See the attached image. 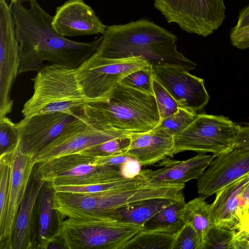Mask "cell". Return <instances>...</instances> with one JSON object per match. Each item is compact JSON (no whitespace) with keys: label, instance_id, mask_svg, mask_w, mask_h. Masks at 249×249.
Returning a JSON list of instances; mask_svg holds the SVG:
<instances>
[{"label":"cell","instance_id":"4fadbf2b","mask_svg":"<svg viewBox=\"0 0 249 249\" xmlns=\"http://www.w3.org/2000/svg\"><path fill=\"white\" fill-rule=\"evenodd\" d=\"M12 5L0 0V117L12 112L11 91L20 65Z\"/></svg>","mask_w":249,"mask_h":249},{"label":"cell","instance_id":"f35d334b","mask_svg":"<svg viewBox=\"0 0 249 249\" xmlns=\"http://www.w3.org/2000/svg\"><path fill=\"white\" fill-rule=\"evenodd\" d=\"M236 220L234 229H242L249 234V205L237 212Z\"/></svg>","mask_w":249,"mask_h":249},{"label":"cell","instance_id":"74e56055","mask_svg":"<svg viewBox=\"0 0 249 249\" xmlns=\"http://www.w3.org/2000/svg\"><path fill=\"white\" fill-rule=\"evenodd\" d=\"M235 148L249 149V123L244 125H239L238 131L235 141Z\"/></svg>","mask_w":249,"mask_h":249},{"label":"cell","instance_id":"d4e9b609","mask_svg":"<svg viewBox=\"0 0 249 249\" xmlns=\"http://www.w3.org/2000/svg\"><path fill=\"white\" fill-rule=\"evenodd\" d=\"M185 204L184 197L174 201L147 220L142 230L175 235L185 224L182 213Z\"/></svg>","mask_w":249,"mask_h":249},{"label":"cell","instance_id":"d6a6232c","mask_svg":"<svg viewBox=\"0 0 249 249\" xmlns=\"http://www.w3.org/2000/svg\"><path fill=\"white\" fill-rule=\"evenodd\" d=\"M234 230L213 225L207 234L203 249H229Z\"/></svg>","mask_w":249,"mask_h":249},{"label":"cell","instance_id":"d590c367","mask_svg":"<svg viewBox=\"0 0 249 249\" xmlns=\"http://www.w3.org/2000/svg\"><path fill=\"white\" fill-rule=\"evenodd\" d=\"M230 39L233 46L238 49L249 48V26L236 30L232 29Z\"/></svg>","mask_w":249,"mask_h":249},{"label":"cell","instance_id":"cb8c5ba5","mask_svg":"<svg viewBox=\"0 0 249 249\" xmlns=\"http://www.w3.org/2000/svg\"><path fill=\"white\" fill-rule=\"evenodd\" d=\"M205 198L200 196L186 202L182 213L184 223L191 224L198 234L199 249H203L208 232L214 225L211 204Z\"/></svg>","mask_w":249,"mask_h":249},{"label":"cell","instance_id":"603a6c76","mask_svg":"<svg viewBox=\"0 0 249 249\" xmlns=\"http://www.w3.org/2000/svg\"><path fill=\"white\" fill-rule=\"evenodd\" d=\"M177 200L178 199H148L122 207L108 215L118 221L142 227L153 216Z\"/></svg>","mask_w":249,"mask_h":249},{"label":"cell","instance_id":"9a60e30c","mask_svg":"<svg viewBox=\"0 0 249 249\" xmlns=\"http://www.w3.org/2000/svg\"><path fill=\"white\" fill-rule=\"evenodd\" d=\"M4 154L7 156L10 166V183L5 227L0 239V249H11L16 217L36 163L32 156L23 153L17 146Z\"/></svg>","mask_w":249,"mask_h":249},{"label":"cell","instance_id":"277c9868","mask_svg":"<svg viewBox=\"0 0 249 249\" xmlns=\"http://www.w3.org/2000/svg\"><path fill=\"white\" fill-rule=\"evenodd\" d=\"M31 80L33 93L21 110L24 118L76 109L99 101L86 96L75 68L51 64L43 67Z\"/></svg>","mask_w":249,"mask_h":249},{"label":"cell","instance_id":"f1b7e54d","mask_svg":"<svg viewBox=\"0 0 249 249\" xmlns=\"http://www.w3.org/2000/svg\"><path fill=\"white\" fill-rule=\"evenodd\" d=\"M152 88L160 119L169 116L178 110L180 107L178 104L154 76Z\"/></svg>","mask_w":249,"mask_h":249},{"label":"cell","instance_id":"e0dca14e","mask_svg":"<svg viewBox=\"0 0 249 249\" xmlns=\"http://www.w3.org/2000/svg\"><path fill=\"white\" fill-rule=\"evenodd\" d=\"M52 24L64 36L103 35L107 27L84 0H69L57 7Z\"/></svg>","mask_w":249,"mask_h":249},{"label":"cell","instance_id":"8fae6325","mask_svg":"<svg viewBox=\"0 0 249 249\" xmlns=\"http://www.w3.org/2000/svg\"><path fill=\"white\" fill-rule=\"evenodd\" d=\"M138 190L130 187L97 193L57 192L53 207L65 218L88 215H108L114 211L139 201Z\"/></svg>","mask_w":249,"mask_h":249},{"label":"cell","instance_id":"4316f807","mask_svg":"<svg viewBox=\"0 0 249 249\" xmlns=\"http://www.w3.org/2000/svg\"><path fill=\"white\" fill-rule=\"evenodd\" d=\"M196 115V112L179 107L176 113L160 119L159 124L154 129L174 137L186 129L194 121Z\"/></svg>","mask_w":249,"mask_h":249},{"label":"cell","instance_id":"e575fe53","mask_svg":"<svg viewBox=\"0 0 249 249\" xmlns=\"http://www.w3.org/2000/svg\"><path fill=\"white\" fill-rule=\"evenodd\" d=\"M133 159H134L125 152H123L108 156H95L94 163L99 165L112 167L122 171L124 164L128 160Z\"/></svg>","mask_w":249,"mask_h":249},{"label":"cell","instance_id":"f546056e","mask_svg":"<svg viewBox=\"0 0 249 249\" xmlns=\"http://www.w3.org/2000/svg\"><path fill=\"white\" fill-rule=\"evenodd\" d=\"M153 76L152 66L148 64L128 74L123 79L121 84L153 94Z\"/></svg>","mask_w":249,"mask_h":249},{"label":"cell","instance_id":"1f68e13d","mask_svg":"<svg viewBox=\"0 0 249 249\" xmlns=\"http://www.w3.org/2000/svg\"><path fill=\"white\" fill-rule=\"evenodd\" d=\"M18 141L16 124L7 116L0 117V155L12 151Z\"/></svg>","mask_w":249,"mask_h":249},{"label":"cell","instance_id":"8d00e7d4","mask_svg":"<svg viewBox=\"0 0 249 249\" xmlns=\"http://www.w3.org/2000/svg\"><path fill=\"white\" fill-rule=\"evenodd\" d=\"M229 249H249V234L242 229H234Z\"/></svg>","mask_w":249,"mask_h":249},{"label":"cell","instance_id":"6da1fadb","mask_svg":"<svg viewBox=\"0 0 249 249\" xmlns=\"http://www.w3.org/2000/svg\"><path fill=\"white\" fill-rule=\"evenodd\" d=\"M12 11L20 59L18 74L37 72L44 61L76 69L97 51L102 40V36L87 42L67 38L54 30L53 17L36 0L30 1L29 8L20 3H13Z\"/></svg>","mask_w":249,"mask_h":249},{"label":"cell","instance_id":"4dcf8cb0","mask_svg":"<svg viewBox=\"0 0 249 249\" xmlns=\"http://www.w3.org/2000/svg\"><path fill=\"white\" fill-rule=\"evenodd\" d=\"M130 141V135H123L80 152L89 154L94 156H105L125 152Z\"/></svg>","mask_w":249,"mask_h":249},{"label":"cell","instance_id":"7c38bea8","mask_svg":"<svg viewBox=\"0 0 249 249\" xmlns=\"http://www.w3.org/2000/svg\"><path fill=\"white\" fill-rule=\"evenodd\" d=\"M83 106L73 110L23 118L16 123L18 135L17 146L23 153L34 157L81 119L83 115Z\"/></svg>","mask_w":249,"mask_h":249},{"label":"cell","instance_id":"2e32d148","mask_svg":"<svg viewBox=\"0 0 249 249\" xmlns=\"http://www.w3.org/2000/svg\"><path fill=\"white\" fill-rule=\"evenodd\" d=\"M249 172V149L235 148L216 157L198 179L200 196H211Z\"/></svg>","mask_w":249,"mask_h":249},{"label":"cell","instance_id":"30bf717a","mask_svg":"<svg viewBox=\"0 0 249 249\" xmlns=\"http://www.w3.org/2000/svg\"><path fill=\"white\" fill-rule=\"evenodd\" d=\"M154 6L168 23L204 37L217 30L226 17L223 0H154Z\"/></svg>","mask_w":249,"mask_h":249},{"label":"cell","instance_id":"836d02e7","mask_svg":"<svg viewBox=\"0 0 249 249\" xmlns=\"http://www.w3.org/2000/svg\"><path fill=\"white\" fill-rule=\"evenodd\" d=\"M172 249H199L198 234L191 224L185 223L175 234Z\"/></svg>","mask_w":249,"mask_h":249},{"label":"cell","instance_id":"ba28073f","mask_svg":"<svg viewBox=\"0 0 249 249\" xmlns=\"http://www.w3.org/2000/svg\"><path fill=\"white\" fill-rule=\"evenodd\" d=\"M123 135L106 129L94 108L83 106L80 120L70 126L34 157L36 163L78 153Z\"/></svg>","mask_w":249,"mask_h":249},{"label":"cell","instance_id":"9c48e42d","mask_svg":"<svg viewBox=\"0 0 249 249\" xmlns=\"http://www.w3.org/2000/svg\"><path fill=\"white\" fill-rule=\"evenodd\" d=\"M148 64L140 57L111 59L95 52L76 68V71L86 96L100 101L107 97L126 75Z\"/></svg>","mask_w":249,"mask_h":249},{"label":"cell","instance_id":"484cf974","mask_svg":"<svg viewBox=\"0 0 249 249\" xmlns=\"http://www.w3.org/2000/svg\"><path fill=\"white\" fill-rule=\"evenodd\" d=\"M174 234L141 230L123 249H172Z\"/></svg>","mask_w":249,"mask_h":249},{"label":"cell","instance_id":"ac0fdd59","mask_svg":"<svg viewBox=\"0 0 249 249\" xmlns=\"http://www.w3.org/2000/svg\"><path fill=\"white\" fill-rule=\"evenodd\" d=\"M215 157L213 155L198 153L184 160L166 158L160 162L157 170L146 169L143 172L150 182L180 184L198 179L210 165Z\"/></svg>","mask_w":249,"mask_h":249},{"label":"cell","instance_id":"52a82bcc","mask_svg":"<svg viewBox=\"0 0 249 249\" xmlns=\"http://www.w3.org/2000/svg\"><path fill=\"white\" fill-rule=\"evenodd\" d=\"M238 128L224 116L197 114L186 129L174 136V154L193 151L219 156L235 148Z\"/></svg>","mask_w":249,"mask_h":249},{"label":"cell","instance_id":"7bdbcfd3","mask_svg":"<svg viewBox=\"0 0 249 249\" xmlns=\"http://www.w3.org/2000/svg\"><path fill=\"white\" fill-rule=\"evenodd\" d=\"M11 2L13 3H21V2H24L27 1H30L32 0H10Z\"/></svg>","mask_w":249,"mask_h":249},{"label":"cell","instance_id":"44dd1931","mask_svg":"<svg viewBox=\"0 0 249 249\" xmlns=\"http://www.w3.org/2000/svg\"><path fill=\"white\" fill-rule=\"evenodd\" d=\"M173 137L154 128L130 135V143L125 153L142 166L152 165L173 157Z\"/></svg>","mask_w":249,"mask_h":249},{"label":"cell","instance_id":"60d3db41","mask_svg":"<svg viewBox=\"0 0 249 249\" xmlns=\"http://www.w3.org/2000/svg\"><path fill=\"white\" fill-rule=\"evenodd\" d=\"M249 26V4L240 12L237 22L232 28L236 30Z\"/></svg>","mask_w":249,"mask_h":249},{"label":"cell","instance_id":"b9f144b4","mask_svg":"<svg viewBox=\"0 0 249 249\" xmlns=\"http://www.w3.org/2000/svg\"><path fill=\"white\" fill-rule=\"evenodd\" d=\"M249 205V184L245 188L241 193L238 203L236 211L237 212L240 209Z\"/></svg>","mask_w":249,"mask_h":249},{"label":"cell","instance_id":"8992f818","mask_svg":"<svg viewBox=\"0 0 249 249\" xmlns=\"http://www.w3.org/2000/svg\"><path fill=\"white\" fill-rule=\"evenodd\" d=\"M94 156L78 152L36 163L34 176L53 186L103 183L123 177L122 171L94 163Z\"/></svg>","mask_w":249,"mask_h":249},{"label":"cell","instance_id":"ab89813d","mask_svg":"<svg viewBox=\"0 0 249 249\" xmlns=\"http://www.w3.org/2000/svg\"><path fill=\"white\" fill-rule=\"evenodd\" d=\"M140 164L134 159L128 160L123 166L122 172L125 177H133L140 172Z\"/></svg>","mask_w":249,"mask_h":249},{"label":"cell","instance_id":"d6986e66","mask_svg":"<svg viewBox=\"0 0 249 249\" xmlns=\"http://www.w3.org/2000/svg\"><path fill=\"white\" fill-rule=\"evenodd\" d=\"M55 192L51 182L44 181L35 207L36 240V249H46L60 236L65 218L53 207Z\"/></svg>","mask_w":249,"mask_h":249},{"label":"cell","instance_id":"7a4b0ae2","mask_svg":"<svg viewBox=\"0 0 249 249\" xmlns=\"http://www.w3.org/2000/svg\"><path fill=\"white\" fill-rule=\"evenodd\" d=\"M96 52L111 59L140 57L152 67L176 66L188 71L196 63L177 50V38L171 32L147 19L107 26Z\"/></svg>","mask_w":249,"mask_h":249},{"label":"cell","instance_id":"83f0119b","mask_svg":"<svg viewBox=\"0 0 249 249\" xmlns=\"http://www.w3.org/2000/svg\"><path fill=\"white\" fill-rule=\"evenodd\" d=\"M0 239L4 234L8 209L10 166L6 154L0 155Z\"/></svg>","mask_w":249,"mask_h":249},{"label":"cell","instance_id":"5bb4252c","mask_svg":"<svg viewBox=\"0 0 249 249\" xmlns=\"http://www.w3.org/2000/svg\"><path fill=\"white\" fill-rule=\"evenodd\" d=\"M153 68V75L176 100L180 107L196 112L208 104L209 94L204 79L176 66Z\"/></svg>","mask_w":249,"mask_h":249},{"label":"cell","instance_id":"5b68a950","mask_svg":"<svg viewBox=\"0 0 249 249\" xmlns=\"http://www.w3.org/2000/svg\"><path fill=\"white\" fill-rule=\"evenodd\" d=\"M142 228L108 215L69 217L63 221L60 237L66 249H123Z\"/></svg>","mask_w":249,"mask_h":249},{"label":"cell","instance_id":"3957f363","mask_svg":"<svg viewBox=\"0 0 249 249\" xmlns=\"http://www.w3.org/2000/svg\"><path fill=\"white\" fill-rule=\"evenodd\" d=\"M89 104L106 129L123 135L149 131L160 120L154 94L122 84L105 98Z\"/></svg>","mask_w":249,"mask_h":249},{"label":"cell","instance_id":"ffe728a7","mask_svg":"<svg viewBox=\"0 0 249 249\" xmlns=\"http://www.w3.org/2000/svg\"><path fill=\"white\" fill-rule=\"evenodd\" d=\"M43 183L34 176L33 171L13 229L11 249H36L35 207Z\"/></svg>","mask_w":249,"mask_h":249},{"label":"cell","instance_id":"7402d4cb","mask_svg":"<svg viewBox=\"0 0 249 249\" xmlns=\"http://www.w3.org/2000/svg\"><path fill=\"white\" fill-rule=\"evenodd\" d=\"M249 184V172L215 193V199L211 204L214 225L234 229L239 199Z\"/></svg>","mask_w":249,"mask_h":249}]
</instances>
